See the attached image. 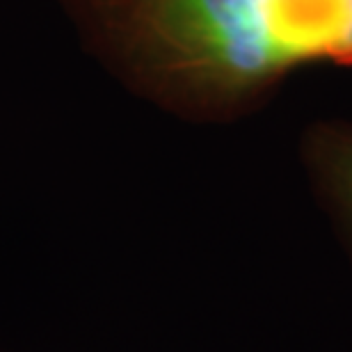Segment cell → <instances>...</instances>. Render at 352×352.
<instances>
[{
  "label": "cell",
  "mask_w": 352,
  "mask_h": 352,
  "mask_svg": "<svg viewBox=\"0 0 352 352\" xmlns=\"http://www.w3.org/2000/svg\"><path fill=\"white\" fill-rule=\"evenodd\" d=\"M85 51L131 94L197 124H227L291 72L272 0H58Z\"/></svg>",
  "instance_id": "6da1fadb"
},
{
  "label": "cell",
  "mask_w": 352,
  "mask_h": 352,
  "mask_svg": "<svg viewBox=\"0 0 352 352\" xmlns=\"http://www.w3.org/2000/svg\"><path fill=\"white\" fill-rule=\"evenodd\" d=\"M298 156L320 210L352 263V119H316L302 131Z\"/></svg>",
  "instance_id": "7a4b0ae2"
}]
</instances>
